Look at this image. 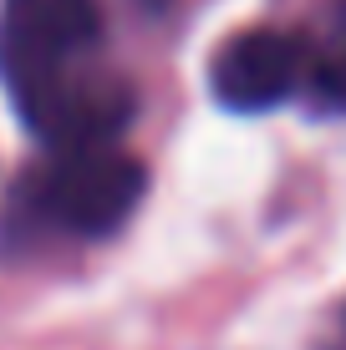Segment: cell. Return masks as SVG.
Segmentation results:
<instances>
[{
    "label": "cell",
    "mask_w": 346,
    "mask_h": 350,
    "mask_svg": "<svg viewBox=\"0 0 346 350\" xmlns=\"http://www.w3.org/2000/svg\"><path fill=\"white\" fill-rule=\"evenodd\" d=\"M0 87L46 152L117 142L138 117L97 0H0Z\"/></svg>",
    "instance_id": "6da1fadb"
},
{
    "label": "cell",
    "mask_w": 346,
    "mask_h": 350,
    "mask_svg": "<svg viewBox=\"0 0 346 350\" xmlns=\"http://www.w3.org/2000/svg\"><path fill=\"white\" fill-rule=\"evenodd\" d=\"M148 193V167L117 142L102 148H62L21 178L16 208L41 234L66 239H112L138 213Z\"/></svg>",
    "instance_id": "7a4b0ae2"
},
{
    "label": "cell",
    "mask_w": 346,
    "mask_h": 350,
    "mask_svg": "<svg viewBox=\"0 0 346 350\" xmlns=\"http://www.w3.org/2000/svg\"><path fill=\"white\" fill-rule=\"evenodd\" d=\"M306 81V51L301 31H275V26H249L234 31L209 62V92L230 112H270V107L301 96Z\"/></svg>",
    "instance_id": "3957f363"
},
{
    "label": "cell",
    "mask_w": 346,
    "mask_h": 350,
    "mask_svg": "<svg viewBox=\"0 0 346 350\" xmlns=\"http://www.w3.org/2000/svg\"><path fill=\"white\" fill-rule=\"evenodd\" d=\"M306 81L301 96L321 117H346V0H331L311 31H301Z\"/></svg>",
    "instance_id": "277c9868"
}]
</instances>
